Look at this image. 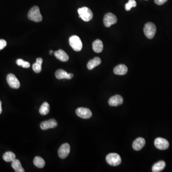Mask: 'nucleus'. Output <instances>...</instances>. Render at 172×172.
I'll return each mask as SVG.
<instances>
[{
  "mask_svg": "<svg viewBox=\"0 0 172 172\" xmlns=\"http://www.w3.org/2000/svg\"><path fill=\"white\" fill-rule=\"evenodd\" d=\"M167 1V0H155V3L159 5H163Z\"/></svg>",
  "mask_w": 172,
  "mask_h": 172,
  "instance_id": "28",
  "label": "nucleus"
},
{
  "mask_svg": "<svg viewBox=\"0 0 172 172\" xmlns=\"http://www.w3.org/2000/svg\"><path fill=\"white\" fill-rule=\"evenodd\" d=\"M16 63L18 66L23 68H29L30 66V64L28 62L24 61L22 59H18L16 61Z\"/></svg>",
  "mask_w": 172,
  "mask_h": 172,
  "instance_id": "25",
  "label": "nucleus"
},
{
  "mask_svg": "<svg viewBox=\"0 0 172 172\" xmlns=\"http://www.w3.org/2000/svg\"><path fill=\"white\" fill-rule=\"evenodd\" d=\"M6 45H7V42L5 40L0 39V50L3 49L6 47Z\"/></svg>",
  "mask_w": 172,
  "mask_h": 172,
  "instance_id": "27",
  "label": "nucleus"
},
{
  "mask_svg": "<svg viewBox=\"0 0 172 172\" xmlns=\"http://www.w3.org/2000/svg\"><path fill=\"white\" fill-rule=\"evenodd\" d=\"M93 50L96 53H99L102 52L103 49V45L102 41L100 39H97L95 40L93 43Z\"/></svg>",
  "mask_w": 172,
  "mask_h": 172,
  "instance_id": "18",
  "label": "nucleus"
},
{
  "mask_svg": "<svg viewBox=\"0 0 172 172\" xmlns=\"http://www.w3.org/2000/svg\"><path fill=\"white\" fill-rule=\"evenodd\" d=\"M165 162L163 161H160L157 163L154 164V165L152 167V171L154 172H159L164 170V168H165Z\"/></svg>",
  "mask_w": 172,
  "mask_h": 172,
  "instance_id": "19",
  "label": "nucleus"
},
{
  "mask_svg": "<svg viewBox=\"0 0 172 172\" xmlns=\"http://www.w3.org/2000/svg\"><path fill=\"white\" fill-rule=\"evenodd\" d=\"M12 166L16 172H24L25 170L22 168L19 160L15 159L12 162Z\"/></svg>",
  "mask_w": 172,
  "mask_h": 172,
  "instance_id": "20",
  "label": "nucleus"
},
{
  "mask_svg": "<svg viewBox=\"0 0 172 172\" xmlns=\"http://www.w3.org/2000/svg\"><path fill=\"white\" fill-rule=\"evenodd\" d=\"M53 53V51H52V50H50V54H52V53Z\"/></svg>",
  "mask_w": 172,
  "mask_h": 172,
  "instance_id": "30",
  "label": "nucleus"
},
{
  "mask_svg": "<svg viewBox=\"0 0 172 172\" xmlns=\"http://www.w3.org/2000/svg\"><path fill=\"white\" fill-rule=\"evenodd\" d=\"M101 60L99 57H95L93 59H91L87 64V68L89 70H92L94 68L101 64Z\"/></svg>",
  "mask_w": 172,
  "mask_h": 172,
  "instance_id": "17",
  "label": "nucleus"
},
{
  "mask_svg": "<svg viewBox=\"0 0 172 172\" xmlns=\"http://www.w3.org/2000/svg\"><path fill=\"white\" fill-rule=\"evenodd\" d=\"M29 19L35 22H40L42 21V16L38 6H35L30 10L28 13Z\"/></svg>",
  "mask_w": 172,
  "mask_h": 172,
  "instance_id": "1",
  "label": "nucleus"
},
{
  "mask_svg": "<svg viewBox=\"0 0 172 172\" xmlns=\"http://www.w3.org/2000/svg\"><path fill=\"white\" fill-rule=\"evenodd\" d=\"M7 83L11 88L18 89L20 87V83L17 78L12 74H9L6 77Z\"/></svg>",
  "mask_w": 172,
  "mask_h": 172,
  "instance_id": "6",
  "label": "nucleus"
},
{
  "mask_svg": "<svg viewBox=\"0 0 172 172\" xmlns=\"http://www.w3.org/2000/svg\"><path fill=\"white\" fill-rule=\"evenodd\" d=\"M77 11L80 15L79 17L81 18L84 21L89 22L92 19L93 12L88 7H82L79 8Z\"/></svg>",
  "mask_w": 172,
  "mask_h": 172,
  "instance_id": "2",
  "label": "nucleus"
},
{
  "mask_svg": "<svg viewBox=\"0 0 172 172\" xmlns=\"http://www.w3.org/2000/svg\"><path fill=\"white\" fill-rule=\"evenodd\" d=\"M76 115L80 118L87 119L92 116V112L90 109L85 108H77L76 111Z\"/></svg>",
  "mask_w": 172,
  "mask_h": 172,
  "instance_id": "9",
  "label": "nucleus"
},
{
  "mask_svg": "<svg viewBox=\"0 0 172 172\" xmlns=\"http://www.w3.org/2000/svg\"><path fill=\"white\" fill-rule=\"evenodd\" d=\"M146 1H147V0H146Z\"/></svg>",
  "mask_w": 172,
  "mask_h": 172,
  "instance_id": "31",
  "label": "nucleus"
},
{
  "mask_svg": "<svg viewBox=\"0 0 172 172\" xmlns=\"http://www.w3.org/2000/svg\"><path fill=\"white\" fill-rule=\"evenodd\" d=\"M3 159L6 162H12L15 159L16 156L12 152H6L3 155Z\"/></svg>",
  "mask_w": 172,
  "mask_h": 172,
  "instance_id": "24",
  "label": "nucleus"
},
{
  "mask_svg": "<svg viewBox=\"0 0 172 172\" xmlns=\"http://www.w3.org/2000/svg\"><path fill=\"white\" fill-rule=\"evenodd\" d=\"M2 112V102L0 101V114H1Z\"/></svg>",
  "mask_w": 172,
  "mask_h": 172,
  "instance_id": "29",
  "label": "nucleus"
},
{
  "mask_svg": "<svg viewBox=\"0 0 172 172\" xmlns=\"http://www.w3.org/2000/svg\"><path fill=\"white\" fill-rule=\"evenodd\" d=\"M155 145L159 150H165L169 147V144L168 140L165 139L158 137L155 140Z\"/></svg>",
  "mask_w": 172,
  "mask_h": 172,
  "instance_id": "8",
  "label": "nucleus"
},
{
  "mask_svg": "<svg viewBox=\"0 0 172 172\" xmlns=\"http://www.w3.org/2000/svg\"><path fill=\"white\" fill-rule=\"evenodd\" d=\"M117 18L114 14L111 12L106 13L103 18L104 26L107 27H109L117 22Z\"/></svg>",
  "mask_w": 172,
  "mask_h": 172,
  "instance_id": "7",
  "label": "nucleus"
},
{
  "mask_svg": "<svg viewBox=\"0 0 172 172\" xmlns=\"http://www.w3.org/2000/svg\"><path fill=\"white\" fill-rule=\"evenodd\" d=\"M144 31L145 35L148 38H153L156 31L155 25L153 22H147L144 27Z\"/></svg>",
  "mask_w": 172,
  "mask_h": 172,
  "instance_id": "4",
  "label": "nucleus"
},
{
  "mask_svg": "<svg viewBox=\"0 0 172 172\" xmlns=\"http://www.w3.org/2000/svg\"><path fill=\"white\" fill-rule=\"evenodd\" d=\"M106 160L108 164L113 166H118L121 162L120 156L116 153H111L107 155Z\"/></svg>",
  "mask_w": 172,
  "mask_h": 172,
  "instance_id": "5",
  "label": "nucleus"
},
{
  "mask_svg": "<svg viewBox=\"0 0 172 172\" xmlns=\"http://www.w3.org/2000/svg\"><path fill=\"white\" fill-rule=\"evenodd\" d=\"M57 126V122L55 120L50 119L42 122L40 124V128L43 130H47L49 129L54 128Z\"/></svg>",
  "mask_w": 172,
  "mask_h": 172,
  "instance_id": "11",
  "label": "nucleus"
},
{
  "mask_svg": "<svg viewBox=\"0 0 172 172\" xmlns=\"http://www.w3.org/2000/svg\"><path fill=\"white\" fill-rule=\"evenodd\" d=\"M54 55L57 59L62 62H66L69 59L68 55L62 49H59L54 52Z\"/></svg>",
  "mask_w": 172,
  "mask_h": 172,
  "instance_id": "15",
  "label": "nucleus"
},
{
  "mask_svg": "<svg viewBox=\"0 0 172 172\" xmlns=\"http://www.w3.org/2000/svg\"><path fill=\"white\" fill-rule=\"evenodd\" d=\"M50 110V106L47 102H45L42 104L39 109V113L42 115H46L48 114Z\"/></svg>",
  "mask_w": 172,
  "mask_h": 172,
  "instance_id": "22",
  "label": "nucleus"
},
{
  "mask_svg": "<svg viewBox=\"0 0 172 172\" xmlns=\"http://www.w3.org/2000/svg\"><path fill=\"white\" fill-rule=\"evenodd\" d=\"M145 145V140L143 138H137L132 144V147L135 151H140L144 147Z\"/></svg>",
  "mask_w": 172,
  "mask_h": 172,
  "instance_id": "14",
  "label": "nucleus"
},
{
  "mask_svg": "<svg viewBox=\"0 0 172 172\" xmlns=\"http://www.w3.org/2000/svg\"><path fill=\"white\" fill-rule=\"evenodd\" d=\"M70 151V147L69 144L67 143L63 144L58 150V156L61 159H65L69 155Z\"/></svg>",
  "mask_w": 172,
  "mask_h": 172,
  "instance_id": "10",
  "label": "nucleus"
},
{
  "mask_svg": "<svg viewBox=\"0 0 172 172\" xmlns=\"http://www.w3.org/2000/svg\"><path fill=\"white\" fill-rule=\"evenodd\" d=\"M43 63V59L41 57L37 58L36 62L33 65V69L36 73H39L42 70V64Z\"/></svg>",
  "mask_w": 172,
  "mask_h": 172,
  "instance_id": "21",
  "label": "nucleus"
},
{
  "mask_svg": "<svg viewBox=\"0 0 172 172\" xmlns=\"http://www.w3.org/2000/svg\"><path fill=\"white\" fill-rule=\"evenodd\" d=\"M56 77L58 80L62 79H67L70 80L72 79L74 75L73 74L67 73L66 71L63 69H59L57 70L55 73Z\"/></svg>",
  "mask_w": 172,
  "mask_h": 172,
  "instance_id": "12",
  "label": "nucleus"
},
{
  "mask_svg": "<svg viewBox=\"0 0 172 172\" xmlns=\"http://www.w3.org/2000/svg\"><path fill=\"white\" fill-rule=\"evenodd\" d=\"M123 99L120 95L112 96L109 100V104L111 106H118L122 104Z\"/></svg>",
  "mask_w": 172,
  "mask_h": 172,
  "instance_id": "13",
  "label": "nucleus"
},
{
  "mask_svg": "<svg viewBox=\"0 0 172 172\" xmlns=\"http://www.w3.org/2000/svg\"><path fill=\"white\" fill-rule=\"evenodd\" d=\"M136 2L135 0H129L128 2L125 4V8L127 11H129L132 7H136Z\"/></svg>",
  "mask_w": 172,
  "mask_h": 172,
  "instance_id": "26",
  "label": "nucleus"
},
{
  "mask_svg": "<svg viewBox=\"0 0 172 172\" xmlns=\"http://www.w3.org/2000/svg\"><path fill=\"white\" fill-rule=\"evenodd\" d=\"M69 45L75 51H80L82 48V43L81 38L77 36H73L69 39Z\"/></svg>",
  "mask_w": 172,
  "mask_h": 172,
  "instance_id": "3",
  "label": "nucleus"
},
{
  "mask_svg": "<svg viewBox=\"0 0 172 172\" xmlns=\"http://www.w3.org/2000/svg\"><path fill=\"white\" fill-rule=\"evenodd\" d=\"M128 68L123 64L119 65L114 68L113 72L117 75H124L127 73Z\"/></svg>",
  "mask_w": 172,
  "mask_h": 172,
  "instance_id": "16",
  "label": "nucleus"
},
{
  "mask_svg": "<svg viewBox=\"0 0 172 172\" xmlns=\"http://www.w3.org/2000/svg\"><path fill=\"white\" fill-rule=\"evenodd\" d=\"M33 162H34V165L38 168H42L45 166V161L43 158L39 156H36L34 158Z\"/></svg>",
  "mask_w": 172,
  "mask_h": 172,
  "instance_id": "23",
  "label": "nucleus"
}]
</instances>
